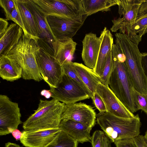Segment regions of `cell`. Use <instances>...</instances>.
<instances>
[{
    "label": "cell",
    "mask_w": 147,
    "mask_h": 147,
    "mask_svg": "<svg viewBox=\"0 0 147 147\" xmlns=\"http://www.w3.org/2000/svg\"><path fill=\"white\" fill-rule=\"evenodd\" d=\"M114 66L109 86L124 106L133 113L137 111L134 85L128 71L125 55L120 47L113 46L111 50Z\"/></svg>",
    "instance_id": "6da1fadb"
},
{
    "label": "cell",
    "mask_w": 147,
    "mask_h": 147,
    "mask_svg": "<svg viewBox=\"0 0 147 147\" xmlns=\"http://www.w3.org/2000/svg\"><path fill=\"white\" fill-rule=\"evenodd\" d=\"M96 117L98 124L112 142L133 139L140 135L141 123L138 114L132 117L125 118L106 112L100 113Z\"/></svg>",
    "instance_id": "7a4b0ae2"
},
{
    "label": "cell",
    "mask_w": 147,
    "mask_h": 147,
    "mask_svg": "<svg viewBox=\"0 0 147 147\" xmlns=\"http://www.w3.org/2000/svg\"><path fill=\"white\" fill-rule=\"evenodd\" d=\"M115 35V43L125 56L128 71L134 89L140 93L147 94V77L142 64V54L138 45L125 34L116 33Z\"/></svg>",
    "instance_id": "3957f363"
},
{
    "label": "cell",
    "mask_w": 147,
    "mask_h": 147,
    "mask_svg": "<svg viewBox=\"0 0 147 147\" xmlns=\"http://www.w3.org/2000/svg\"><path fill=\"white\" fill-rule=\"evenodd\" d=\"M37 47L34 39L23 33L18 43L6 55L20 65L24 79L33 80L38 82L43 80L36 58Z\"/></svg>",
    "instance_id": "277c9868"
},
{
    "label": "cell",
    "mask_w": 147,
    "mask_h": 147,
    "mask_svg": "<svg viewBox=\"0 0 147 147\" xmlns=\"http://www.w3.org/2000/svg\"><path fill=\"white\" fill-rule=\"evenodd\" d=\"M65 105L54 99H40L38 108L23 123L24 130L59 128Z\"/></svg>",
    "instance_id": "5b68a950"
},
{
    "label": "cell",
    "mask_w": 147,
    "mask_h": 147,
    "mask_svg": "<svg viewBox=\"0 0 147 147\" xmlns=\"http://www.w3.org/2000/svg\"><path fill=\"white\" fill-rule=\"evenodd\" d=\"M46 16L76 18L84 14L81 0H33Z\"/></svg>",
    "instance_id": "8992f818"
},
{
    "label": "cell",
    "mask_w": 147,
    "mask_h": 147,
    "mask_svg": "<svg viewBox=\"0 0 147 147\" xmlns=\"http://www.w3.org/2000/svg\"><path fill=\"white\" fill-rule=\"evenodd\" d=\"M36 55L40 72L43 80L49 86V90L57 88L62 80L63 73L62 66L54 56L38 46Z\"/></svg>",
    "instance_id": "52a82bcc"
},
{
    "label": "cell",
    "mask_w": 147,
    "mask_h": 147,
    "mask_svg": "<svg viewBox=\"0 0 147 147\" xmlns=\"http://www.w3.org/2000/svg\"><path fill=\"white\" fill-rule=\"evenodd\" d=\"M88 17L85 14L76 18L48 16L47 20L55 41L72 38Z\"/></svg>",
    "instance_id": "ba28073f"
},
{
    "label": "cell",
    "mask_w": 147,
    "mask_h": 147,
    "mask_svg": "<svg viewBox=\"0 0 147 147\" xmlns=\"http://www.w3.org/2000/svg\"><path fill=\"white\" fill-rule=\"evenodd\" d=\"M49 91L53 99L65 104L76 103L90 98L78 83L64 74L58 86Z\"/></svg>",
    "instance_id": "9c48e42d"
},
{
    "label": "cell",
    "mask_w": 147,
    "mask_h": 147,
    "mask_svg": "<svg viewBox=\"0 0 147 147\" xmlns=\"http://www.w3.org/2000/svg\"><path fill=\"white\" fill-rule=\"evenodd\" d=\"M18 104L6 95H0V135L11 133L22 123Z\"/></svg>",
    "instance_id": "30bf717a"
},
{
    "label": "cell",
    "mask_w": 147,
    "mask_h": 147,
    "mask_svg": "<svg viewBox=\"0 0 147 147\" xmlns=\"http://www.w3.org/2000/svg\"><path fill=\"white\" fill-rule=\"evenodd\" d=\"M143 0H118L120 17L112 20L111 31L125 34L135 23Z\"/></svg>",
    "instance_id": "8fae6325"
},
{
    "label": "cell",
    "mask_w": 147,
    "mask_h": 147,
    "mask_svg": "<svg viewBox=\"0 0 147 147\" xmlns=\"http://www.w3.org/2000/svg\"><path fill=\"white\" fill-rule=\"evenodd\" d=\"M26 4L32 14L37 28L39 40L38 47L48 53L53 54L52 43L55 41L47 20V16L33 0H25Z\"/></svg>",
    "instance_id": "7c38bea8"
},
{
    "label": "cell",
    "mask_w": 147,
    "mask_h": 147,
    "mask_svg": "<svg viewBox=\"0 0 147 147\" xmlns=\"http://www.w3.org/2000/svg\"><path fill=\"white\" fill-rule=\"evenodd\" d=\"M96 117L93 107L80 102L65 104L61 119L78 122L92 128L96 124Z\"/></svg>",
    "instance_id": "4fadbf2b"
},
{
    "label": "cell",
    "mask_w": 147,
    "mask_h": 147,
    "mask_svg": "<svg viewBox=\"0 0 147 147\" xmlns=\"http://www.w3.org/2000/svg\"><path fill=\"white\" fill-rule=\"evenodd\" d=\"M96 92L104 101L107 112L122 117L130 118L135 116L122 103L109 86L100 83L97 86Z\"/></svg>",
    "instance_id": "5bb4252c"
},
{
    "label": "cell",
    "mask_w": 147,
    "mask_h": 147,
    "mask_svg": "<svg viewBox=\"0 0 147 147\" xmlns=\"http://www.w3.org/2000/svg\"><path fill=\"white\" fill-rule=\"evenodd\" d=\"M61 131L59 127L24 130L20 141L26 147H46Z\"/></svg>",
    "instance_id": "9a60e30c"
},
{
    "label": "cell",
    "mask_w": 147,
    "mask_h": 147,
    "mask_svg": "<svg viewBox=\"0 0 147 147\" xmlns=\"http://www.w3.org/2000/svg\"><path fill=\"white\" fill-rule=\"evenodd\" d=\"M102 35L97 37L92 33L86 34L82 41V57L86 66L93 69L95 67L101 44Z\"/></svg>",
    "instance_id": "2e32d148"
},
{
    "label": "cell",
    "mask_w": 147,
    "mask_h": 147,
    "mask_svg": "<svg viewBox=\"0 0 147 147\" xmlns=\"http://www.w3.org/2000/svg\"><path fill=\"white\" fill-rule=\"evenodd\" d=\"M59 128L78 142H91L90 134L92 128L82 123L70 120H62Z\"/></svg>",
    "instance_id": "e0dca14e"
},
{
    "label": "cell",
    "mask_w": 147,
    "mask_h": 147,
    "mask_svg": "<svg viewBox=\"0 0 147 147\" xmlns=\"http://www.w3.org/2000/svg\"><path fill=\"white\" fill-rule=\"evenodd\" d=\"M147 33V0H143L135 23L125 34L138 45L142 36Z\"/></svg>",
    "instance_id": "ac0fdd59"
},
{
    "label": "cell",
    "mask_w": 147,
    "mask_h": 147,
    "mask_svg": "<svg viewBox=\"0 0 147 147\" xmlns=\"http://www.w3.org/2000/svg\"><path fill=\"white\" fill-rule=\"evenodd\" d=\"M23 31L15 23H11L0 35V56H6L18 43Z\"/></svg>",
    "instance_id": "d6986e66"
},
{
    "label": "cell",
    "mask_w": 147,
    "mask_h": 147,
    "mask_svg": "<svg viewBox=\"0 0 147 147\" xmlns=\"http://www.w3.org/2000/svg\"><path fill=\"white\" fill-rule=\"evenodd\" d=\"M15 6L20 15L25 28L24 34L28 35L37 42L39 40L37 28L31 12L25 0H14Z\"/></svg>",
    "instance_id": "ffe728a7"
},
{
    "label": "cell",
    "mask_w": 147,
    "mask_h": 147,
    "mask_svg": "<svg viewBox=\"0 0 147 147\" xmlns=\"http://www.w3.org/2000/svg\"><path fill=\"white\" fill-rule=\"evenodd\" d=\"M77 44L71 38L56 40L53 43L54 57L61 66L66 62L71 61Z\"/></svg>",
    "instance_id": "44dd1931"
},
{
    "label": "cell",
    "mask_w": 147,
    "mask_h": 147,
    "mask_svg": "<svg viewBox=\"0 0 147 147\" xmlns=\"http://www.w3.org/2000/svg\"><path fill=\"white\" fill-rule=\"evenodd\" d=\"M101 33L102 35L101 44L96 65L93 69L94 73L99 77L102 75L107 59L112 50L113 44V36L106 27H105Z\"/></svg>",
    "instance_id": "7402d4cb"
},
{
    "label": "cell",
    "mask_w": 147,
    "mask_h": 147,
    "mask_svg": "<svg viewBox=\"0 0 147 147\" xmlns=\"http://www.w3.org/2000/svg\"><path fill=\"white\" fill-rule=\"evenodd\" d=\"M22 69L16 61L6 56H0V76L3 80L13 82L22 77Z\"/></svg>",
    "instance_id": "603a6c76"
},
{
    "label": "cell",
    "mask_w": 147,
    "mask_h": 147,
    "mask_svg": "<svg viewBox=\"0 0 147 147\" xmlns=\"http://www.w3.org/2000/svg\"><path fill=\"white\" fill-rule=\"evenodd\" d=\"M74 63L81 80L93 95L96 92L97 86L100 83L99 77L94 73L93 69L83 64L77 62H74Z\"/></svg>",
    "instance_id": "cb8c5ba5"
},
{
    "label": "cell",
    "mask_w": 147,
    "mask_h": 147,
    "mask_svg": "<svg viewBox=\"0 0 147 147\" xmlns=\"http://www.w3.org/2000/svg\"><path fill=\"white\" fill-rule=\"evenodd\" d=\"M84 13L88 16L99 11H110V7L118 4V0H81Z\"/></svg>",
    "instance_id": "d4e9b609"
},
{
    "label": "cell",
    "mask_w": 147,
    "mask_h": 147,
    "mask_svg": "<svg viewBox=\"0 0 147 147\" xmlns=\"http://www.w3.org/2000/svg\"><path fill=\"white\" fill-rule=\"evenodd\" d=\"M62 67L63 74L68 76L78 83L92 99L93 95L81 80L75 69L74 62L67 61L62 65Z\"/></svg>",
    "instance_id": "484cf974"
},
{
    "label": "cell",
    "mask_w": 147,
    "mask_h": 147,
    "mask_svg": "<svg viewBox=\"0 0 147 147\" xmlns=\"http://www.w3.org/2000/svg\"><path fill=\"white\" fill-rule=\"evenodd\" d=\"M78 142L61 131L46 147H77Z\"/></svg>",
    "instance_id": "4316f807"
},
{
    "label": "cell",
    "mask_w": 147,
    "mask_h": 147,
    "mask_svg": "<svg viewBox=\"0 0 147 147\" xmlns=\"http://www.w3.org/2000/svg\"><path fill=\"white\" fill-rule=\"evenodd\" d=\"M114 66V62L111 51L107 56L102 75L99 77L101 83L105 85L109 86V79L113 71Z\"/></svg>",
    "instance_id": "83f0119b"
},
{
    "label": "cell",
    "mask_w": 147,
    "mask_h": 147,
    "mask_svg": "<svg viewBox=\"0 0 147 147\" xmlns=\"http://www.w3.org/2000/svg\"><path fill=\"white\" fill-rule=\"evenodd\" d=\"M134 99L137 111L141 110L147 114V94L140 93L134 89Z\"/></svg>",
    "instance_id": "f1b7e54d"
},
{
    "label": "cell",
    "mask_w": 147,
    "mask_h": 147,
    "mask_svg": "<svg viewBox=\"0 0 147 147\" xmlns=\"http://www.w3.org/2000/svg\"><path fill=\"white\" fill-rule=\"evenodd\" d=\"M0 5L3 9L7 20H11V13L15 8L14 0H0Z\"/></svg>",
    "instance_id": "f546056e"
},
{
    "label": "cell",
    "mask_w": 147,
    "mask_h": 147,
    "mask_svg": "<svg viewBox=\"0 0 147 147\" xmlns=\"http://www.w3.org/2000/svg\"><path fill=\"white\" fill-rule=\"evenodd\" d=\"M105 134L103 131L99 130L94 132L91 138L92 147H104L103 140Z\"/></svg>",
    "instance_id": "4dcf8cb0"
},
{
    "label": "cell",
    "mask_w": 147,
    "mask_h": 147,
    "mask_svg": "<svg viewBox=\"0 0 147 147\" xmlns=\"http://www.w3.org/2000/svg\"><path fill=\"white\" fill-rule=\"evenodd\" d=\"M92 98L93 103L100 113L107 112L105 103L101 97L96 92L93 94Z\"/></svg>",
    "instance_id": "1f68e13d"
},
{
    "label": "cell",
    "mask_w": 147,
    "mask_h": 147,
    "mask_svg": "<svg viewBox=\"0 0 147 147\" xmlns=\"http://www.w3.org/2000/svg\"><path fill=\"white\" fill-rule=\"evenodd\" d=\"M116 147H136L133 139H125L114 142Z\"/></svg>",
    "instance_id": "d6a6232c"
},
{
    "label": "cell",
    "mask_w": 147,
    "mask_h": 147,
    "mask_svg": "<svg viewBox=\"0 0 147 147\" xmlns=\"http://www.w3.org/2000/svg\"><path fill=\"white\" fill-rule=\"evenodd\" d=\"M11 20L14 22V23L18 24L22 28L24 33L25 32V30L24 24L16 7L11 13Z\"/></svg>",
    "instance_id": "836d02e7"
},
{
    "label": "cell",
    "mask_w": 147,
    "mask_h": 147,
    "mask_svg": "<svg viewBox=\"0 0 147 147\" xmlns=\"http://www.w3.org/2000/svg\"><path fill=\"white\" fill-rule=\"evenodd\" d=\"M133 139L136 147H147L144 139L143 136L139 135Z\"/></svg>",
    "instance_id": "e575fe53"
},
{
    "label": "cell",
    "mask_w": 147,
    "mask_h": 147,
    "mask_svg": "<svg viewBox=\"0 0 147 147\" xmlns=\"http://www.w3.org/2000/svg\"><path fill=\"white\" fill-rule=\"evenodd\" d=\"M8 24V21L5 19L0 18V35L5 31L9 26Z\"/></svg>",
    "instance_id": "d590c367"
},
{
    "label": "cell",
    "mask_w": 147,
    "mask_h": 147,
    "mask_svg": "<svg viewBox=\"0 0 147 147\" xmlns=\"http://www.w3.org/2000/svg\"><path fill=\"white\" fill-rule=\"evenodd\" d=\"M142 54V64L145 74L147 77V53H143Z\"/></svg>",
    "instance_id": "8d00e7d4"
},
{
    "label": "cell",
    "mask_w": 147,
    "mask_h": 147,
    "mask_svg": "<svg viewBox=\"0 0 147 147\" xmlns=\"http://www.w3.org/2000/svg\"><path fill=\"white\" fill-rule=\"evenodd\" d=\"M11 134L13 137L16 141L20 140L22 135V133L19 129H16L13 131Z\"/></svg>",
    "instance_id": "74e56055"
},
{
    "label": "cell",
    "mask_w": 147,
    "mask_h": 147,
    "mask_svg": "<svg viewBox=\"0 0 147 147\" xmlns=\"http://www.w3.org/2000/svg\"><path fill=\"white\" fill-rule=\"evenodd\" d=\"M103 141L104 147H111L112 142L105 134L104 136Z\"/></svg>",
    "instance_id": "f35d334b"
},
{
    "label": "cell",
    "mask_w": 147,
    "mask_h": 147,
    "mask_svg": "<svg viewBox=\"0 0 147 147\" xmlns=\"http://www.w3.org/2000/svg\"><path fill=\"white\" fill-rule=\"evenodd\" d=\"M5 147H21L19 145L10 142H8L6 143L5 146Z\"/></svg>",
    "instance_id": "ab89813d"
},
{
    "label": "cell",
    "mask_w": 147,
    "mask_h": 147,
    "mask_svg": "<svg viewBox=\"0 0 147 147\" xmlns=\"http://www.w3.org/2000/svg\"><path fill=\"white\" fill-rule=\"evenodd\" d=\"M144 139L146 144L147 145V129L145 132V135L143 136Z\"/></svg>",
    "instance_id": "60d3db41"
}]
</instances>
